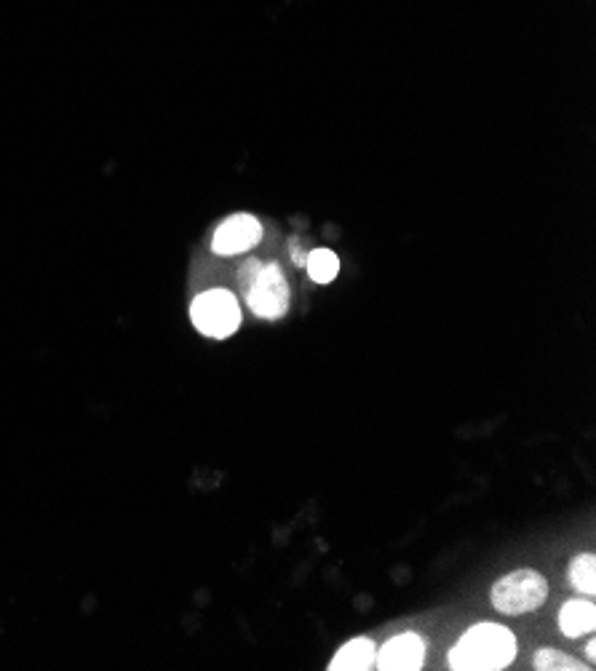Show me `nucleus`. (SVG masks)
Here are the masks:
<instances>
[{
  "instance_id": "obj_1",
  "label": "nucleus",
  "mask_w": 596,
  "mask_h": 671,
  "mask_svg": "<svg viewBox=\"0 0 596 671\" xmlns=\"http://www.w3.org/2000/svg\"><path fill=\"white\" fill-rule=\"evenodd\" d=\"M519 642L514 631L500 623H476L450 650L455 671H500L516 658Z\"/></svg>"
},
{
  "instance_id": "obj_2",
  "label": "nucleus",
  "mask_w": 596,
  "mask_h": 671,
  "mask_svg": "<svg viewBox=\"0 0 596 671\" xmlns=\"http://www.w3.org/2000/svg\"><path fill=\"white\" fill-rule=\"evenodd\" d=\"M190 319L201 335L212 340H225L241 327V308L228 289H209L190 303Z\"/></svg>"
},
{
  "instance_id": "obj_3",
  "label": "nucleus",
  "mask_w": 596,
  "mask_h": 671,
  "mask_svg": "<svg viewBox=\"0 0 596 671\" xmlns=\"http://www.w3.org/2000/svg\"><path fill=\"white\" fill-rule=\"evenodd\" d=\"M548 597V581L535 570H516L495 583L492 605L503 615H522L538 610Z\"/></svg>"
},
{
  "instance_id": "obj_4",
  "label": "nucleus",
  "mask_w": 596,
  "mask_h": 671,
  "mask_svg": "<svg viewBox=\"0 0 596 671\" xmlns=\"http://www.w3.org/2000/svg\"><path fill=\"white\" fill-rule=\"evenodd\" d=\"M246 303L254 316L276 321L289 308V284L278 265H262V271L246 287Z\"/></svg>"
},
{
  "instance_id": "obj_5",
  "label": "nucleus",
  "mask_w": 596,
  "mask_h": 671,
  "mask_svg": "<svg viewBox=\"0 0 596 671\" xmlns=\"http://www.w3.org/2000/svg\"><path fill=\"white\" fill-rule=\"evenodd\" d=\"M262 241V225L252 214H233L214 230L212 249L222 257L244 254Z\"/></svg>"
},
{
  "instance_id": "obj_6",
  "label": "nucleus",
  "mask_w": 596,
  "mask_h": 671,
  "mask_svg": "<svg viewBox=\"0 0 596 671\" xmlns=\"http://www.w3.org/2000/svg\"><path fill=\"white\" fill-rule=\"evenodd\" d=\"M425 661V642L412 631L388 639L375 655V666L383 671H417Z\"/></svg>"
},
{
  "instance_id": "obj_7",
  "label": "nucleus",
  "mask_w": 596,
  "mask_h": 671,
  "mask_svg": "<svg viewBox=\"0 0 596 671\" xmlns=\"http://www.w3.org/2000/svg\"><path fill=\"white\" fill-rule=\"evenodd\" d=\"M559 629L564 637H583L596 629V607L588 599H570L559 610Z\"/></svg>"
},
{
  "instance_id": "obj_8",
  "label": "nucleus",
  "mask_w": 596,
  "mask_h": 671,
  "mask_svg": "<svg viewBox=\"0 0 596 671\" xmlns=\"http://www.w3.org/2000/svg\"><path fill=\"white\" fill-rule=\"evenodd\" d=\"M375 655H377V647L372 639L369 637L351 639L348 645H343L340 650H337L332 663H329V669L332 671H367L375 666Z\"/></svg>"
},
{
  "instance_id": "obj_9",
  "label": "nucleus",
  "mask_w": 596,
  "mask_h": 671,
  "mask_svg": "<svg viewBox=\"0 0 596 671\" xmlns=\"http://www.w3.org/2000/svg\"><path fill=\"white\" fill-rule=\"evenodd\" d=\"M572 589H578L586 597H594L596 591V557L594 554H580L570 565Z\"/></svg>"
},
{
  "instance_id": "obj_10",
  "label": "nucleus",
  "mask_w": 596,
  "mask_h": 671,
  "mask_svg": "<svg viewBox=\"0 0 596 671\" xmlns=\"http://www.w3.org/2000/svg\"><path fill=\"white\" fill-rule=\"evenodd\" d=\"M308 273H311V279L316 284H329V281L337 279V273H340V260H337L335 252H329V249H316V252L308 254Z\"/></svg>"
},
{
  "instance_id": "obj_11",
  "label": "nucleus",
  "mask_w": 596,
  "mask_h": 671,
  "mask_svg": "<svg viewBox=\"0 0 596 671\" xmlns=\"http://www.w3.org/2000/svg\"><path fill=\"white\" fill-rule=\"evenodd\" d=\"M535 669L538 671H578L583 669L575 658H570V655L559 653V650H551V647H546V650H540L538 655H535Z\"/></svg>"
},
{
  "instance_id": "obj_12",
  "label": "nucleus",
  "mask_w": 596,
  "mask_h": 671,
  "mask_svg": "<svg viewBox=\"0 0 596 671\" xmlns=\"http://www.w3.org/2000/svg\"><path fill=\"white\" fill-rule=\"evenodd\" d=\"M262 271V262H257V260H249L244 265V271H241V284H244V289L249 287V284H252V279L254 276H257V273Z\"/></svg>"
},
{
  "instance_id": "obj_13",
  "label": "nucleus",
  "mask_w": 596,
  "mask_h": 671,
  "mask_svg": "<svg viewBox=\"0 0 596 671\" xmlns=\"http://www.w3.org/2000/svg\"><path fill=\"white\" fill-rule=\"evenodd\" d=\"M292 254H294V262H297V265H305V260H308V254L300 252V249H297V244H294V241H292Z\"/></svg>"
},
{
  "instance_id": "obj_14",
  "label": "nucleus",
  "mask_w": 596,
  "mask_h": 671,
  "mask_svg": "<svg viewBox=\"0 0 596 671\" xmlns=\"http://www.w3.org/2000/svg\"><path fill=\"white\" fill-rule=\"evenodd\" d=\"M586 658L591 663L596 661V642H594V639H588V642H586Z\"/></svg>"
}]
</instances>
